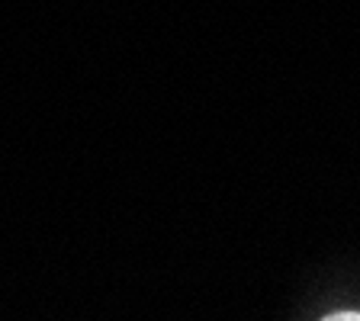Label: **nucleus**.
<instances>
[{
    "mask_svg": "<svg viewBox=\"0 0 360 321\" xmlns=\"http://www.w3.org/2000/svg\"><path fill=\"white\" fill-rule=\"evenodd\" d=\"M300 318L315 321H360V273H331V283L309 292Z\"/></svg>",
    "mask_w": 360,
    "mask_h": 321,
    "instance_id": "f257e3e1",
    "label": "nucleus"
}]
</instances>
